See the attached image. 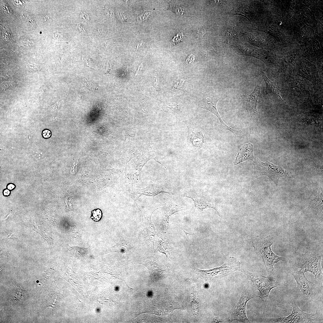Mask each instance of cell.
I'll list each match as a JSON object with an SVG mask.
<instances>
[{
  "label": "cell",
  "instance_id": "13",
  "mask_svg": "<svg viewBox=\"0 0 323 323\" xmlns=\"http://www.w3.org/2000/svg\"><path fill=\"white\" fill-rule=\"evenodd\" d=\"M171 190L168 186L163 184H153L147 187L145 189L136 190L130 193L131 197L135 201L142 194L148 196H155L161 193L170 194Z\"/></svg>",
  "mask_w": 323,
  "mask_h": 323
},
{
  "label": "cell",
  "instance_id": "10",
  "mask_svg": "<svg viewBox=\"0 0 323 323\" xmlns=\"http://www.w3.org/2000/svg\"><path fill=\"white\" fill-rule=\"evenodd\" d=\"M260 83L255 87L254 91L248 95H243V102L247 111L249 122L250 135L254 128L258 118L257 106L261 98L260 93Z\"/></svg>",
  "mask_w": 323,
  "mask_h": 323
},
{
  "label": "cell",
  "instance_id": "8",
  "mask_svg": "<svg viewBox=\"0 0 323 323\" xmlns=\"http://www.w3.org/2000/svg\"><path fill=\"white\" fill-rule=\"evenodd\" d=\"M240 263L236 258L230 257L222 266L212 269L202 270L196 269L197 273L204 280L210 281L215 275L227 276L236 271H241Z\"/></svg>",
  "mask_w": 323,
  "mask_h": 323
},
{
  "label": "cell",
  "instance_id": "28",
  "mask_svg": "<svg viewBox=\"0 0 323 323\" xmlns=\"http://www.w3.org/2000/svg\"><path fill=\"white\" fill-rule=\"evenodd\" d=\"M184 80H181L180 81H179L174 86V88L175 89H178L179 87H181L183 83L184 82Z\"/></svg>",
  "mask_w": 323,
  "mask_h": 323
},
{
  "label": "cell",
  "instance_id": "27",
  "mask_svg": "<svg viewBox=\"0 0 323 323\" xmlns=\"http://www.w3.org/2000/svg\"><path fill=\"white\" fill-rule=\"evenodd\" d=\"M42 20L44 21V22H46L50 20L51 17L49 15H43L42 16Z\"/></svg>",
  "mask_w": 323,
  "mask_h": 323
},
{
  "label": "cell",
  "instance_id": "6",
  "mask_svg": "<svg viewBox=\"0 0 323 323\" xmlns=\"http://www.w3.org/2000/svg\"><path fill=\"white\" fill-rule=\"evenodd\" d=\"M248 282L247 286L242 291L238 302L230 310V316L231 321L235 320L240 323H250L246 316V305L249 300L254 298L258 297Z\"/></svg>",
  "mask_w": 323,
  "mask_h": 323
},
{
  "label": "cell",
  "instance_id": "26",
  "mask_svg": "<svg viewBox=\"0 0 323 323\" xmlns=\"http://www.w3.org/2000/svg\"><path fill=\"white\" fill-rule=\"evenodd\" d=\"M29 66L30 68H32L34 69L36 71H37L40 70V66L38 64H34L33 65H29Z\"/></svg>",
  "mask_w": 323,
  "mask_h": 323
},
{
  "label": "cell",
  "instance_id": "31",
  "mask_svg": "<svg viewBox=\"0 0 323 323\" xmlns=\"http://www.w3.org/2000/svg\"><path fill=\"white\" fill-rule=\"evenodd\" d=\"M14 188V186L12 184H10L7 186L9 190H12Z\"/></svg>",
  "mask_w": 323,
  "mask_h": 323
},
{
  "label": "cell",
  "instance_id": "35",
  "mask_svg": "<svg viewBox=\"0 0 323 323\" xmlns=\"http://www.w3.org/2000/svg\"><path fill=\"white\" fill-rule=\"evenodd\" d=\"M127 67L124 70V73L123 74V75H124L125 76L126 75V73H127Z\"/></svg>",
  "mask_w": 323,
  "mask_h": 323
},
{
  "label": "cell",
  "instance_id": "2",
  "mask_svg": "<svg viewBox=\"0 0 323 323\" xmlns=\"http://www.w3.org/2000/svg\"><path fill=\"white\" fill-rule=\"evenodd\" d=\"M273 237L270 235L266 237L258 235L252 241V246L257 255L262 259L269 276L272 275L274 265L285 259L276 255L272 250L271 247L273 243Z\"/></svg>",
  "mask_w": 323,
  "mask_h": 323
},
{
  "label": "cell",
  "instance_id": "36",
  "mask_svg": "<svg viewBox=\"0 0 323 323\" xmlns=\"http://www.w3.org/2000/svg\"><path fill=\"white\" fill-rule=\"evenodd\" d=\"M183 231H184V232H185V234H186V236H187V238H188V240H189V239L188 238V237L187 236V234H190V235H193V234H189V233H188V232H186V231H184V230H183Z\"/></svg>",
  "mask_w": 323,
  "mask_h": 323
},
{
  "label": "cell",
  "instance_id": "3",
  "mask_svg": "<svg viewBox=\"0 0 323 323\" xmlns=\"http://www.w3.org/2000/svg\"><path fill=\"white\" fill-rule=\"evenodd\" d=\"M241 272L246 275L253 289L259 291L258 297L261 300L264 311L270 292L272 289L280 285L279 282L272 275L264 276L242 269Z\"/></svg>",
  "mask_w": 323,
  "mask_h": 323
},
{
  "label": "cell",
  "instance_id": "22",
  "mask_svg": "<svg viewBox=\"0 0 323 323\" xmlns=\"http://www.w3.org/2000/svg\"><path fill=\"white\" fill-rule=\"evenodd\" d=\"M195 59V57L193 54H191L189 55L186 59L185 62V66H187L188 65L193 63Z\"/></svg>",
  "mask_w": 323,
  "mask_h": 323
},
{
  "label": "cell",
  "instance_id": "5",
  "mask_svg": "<svg viewBox=\"0 0 323 323\" xmlns=\"http://www.w3.org/2000/svg\"><path fill=\"white\" fill-rule=\"evenodd\" d=\"M322 253L311 249L306 250L304 253L298 258V268L304 273L309 272L313 274L316 280H319L323 275L321 266Z\"/></svg>",
  "mask_w": 323,
  "mask_h": 323
},
{
  "label": "cell",
  "instance_id": "25",
  "mask_svg": "<svg viewBox=\"0 0 323 323\" xmlns=\"http://www.w3.org/2000/svg\"><path fill=\"white\" fill-rule=\"evenodd\" d=\"M33 44L32 41L28 40L27 41H22L21 43V45L24 46H29Z\"/></svg>",
  "mask_w": 323,
  "mask_h": 323
},
{
  "label": "cell",
  "instance_id": "12",
  "mask_svg": "<svg viewBox=\"0 0 323 323\" xmlns=\"http://www.w3.org/2000/svg\"><path fill=\"white\" fill-rule=\"evenodd\" d=\"M164 214L159 225L161 233H166L168 229L170 220L174 214L180 211L185 210L187 208L178 205L173 202L171 196H170L165 201L163 207Z\"/></svg>",
  "mask_w": 323,
  "mask_h": 323
},
{
  "label": "cell",
  "instance_id": "33",
  "mask_svg": "<svg viewBox=\"0 0 323 323\" xmlns=\"http://www.w3.org/2000/svg\"><path fill=\"white\" fill-rule=\"evenodd\" d=\"M55 35L54 36V38H61V37H62V35L60 34H55Z\"/></svg>",
  "mask_w": 323,
  "mask_h": 323
},
{
  "label": "cell",
  "instance_id": "32",
  "mask_svg": "<svg viewBox=\"0 0 323 323\" xmlns=\"http://www.w3.org/2000/svg\"><path fill=\"white\" fill-rule=\"evenodd\" d=\"M10 193V192L8 190H5L4 191V194L5 196H7Z\"/></svg>",
  "mask_w": 323,
  "mask_h": 323
},
{
  "label": "cell",
  "instance_id": "20",
  "mask_svg": "<svg viewBox=\"0 0 323 323\" xmlns=\"http://www.w3.org/2000/svg\"><path fill=\"white\" fill-rule=\"evenodd\" d=\"M150 11H144L141 14L138 15L137 19L141 22H143L150 15Z\"/></svg>",
  "mask_w": 323,
  "mask_h": 323
},
{
  "label": "cell",
  "instance_id": "30",
  "mask_svg": "<svg viewBox=\"0 0 323 323\" xmlns=\"http://www.w3.org/2000/svg\"><path fill=\"white\" fill-rule=\"evenodd\" d=\"M142 67H143V65H142V64H141V65L139 66L138 70L136 71L135 75V76H136V75L137 74H139V73L140 72L141 70V69H142Z\"/></svg>",
  "mask_w": 323,
  "mask_h": 323
},
{
  "label": "cell",
  "instance_id": "29",
  "mask_svg": "<svg viewBox=\"0 0 323 323\" xmlns=\"http://www.w3.org/2000/svg\"><path fill=\"white\" fill-rule=\"evenodd\" d=\"M81 17L83 19L85 20L86 21H88L89 19V15L86 13H82Z\"/></svg>",
  "mask_w": 323,
  "mask_h": 323
},
{
  "label": "cell",
  "instance_id": "16",
  "mask_svg": "<svg viewBox=\"0 0 323 323\" xmlns=\"http://www.w3.org/2000/svg\"><path fill=\"white\" fill-rule=\"evenodd\" d=\"M189 195H186V196L193 199L194 201L196 206L202 211L204 209L211 208L215 209L218 213L219 216L221 217L217 210L215 206L209 200L205 198L202 195L199 194V192L191 191Z\"/></svg>",
  "mask_w": 323,
  "mask_h": 323
},
{
  "label": "cell",
  "instance_id": "4",
  "mask_svg": "<svg viewBox=\"0 0 323 323\" xmlns=\"http://www.w3.org/2000/svg\"><path fill=\"white\" fill-rule=\"evenodd\" d=\"M254 177L262 175H266L277 185L281 177L291 178L292 175L290 172L279 165H275L266 161L264 162L258 158H255L253 161Z\"/></svg>",
  "mask_w": 323,
  "mask_h": 323
},
{
  "label": "cell",
  "instance_id": "34",
  "mask_svg": "<svg viewBox=\"0 0 323 323\" xmlns=\"http://www.w3.org/2000/svg\"><path fill=\"white\" fill-rule=\"evenodd\" d=\"M155 79V83H156V85L157 86L158 84V76H157V77H156Z\"/></svg>",
  "mask_w": 323,
  "mask_h": 323
},
{
  "label": "cell",
  "instance_id": "1",
  "mask_svg": "<svg viewBox=\"0 0 323 323\" xmlns=\"http://www.w3.org/2000/svg\"><path fill=\"white\" fill-rule=\"evenodd\" d=\"M162 204L156 202L141 210L142 220L139 229V236L143 246L150 252L155 251L154 243L157 232L152 221V214L156 210L161 208Z\"/></svg>",
  "mask_w": 323,
  "mask_h": 323
},
{
  "label": "cell",
  "instance_id": "18",
  "mask_svg": "<svg viewBox=\"0 0 323 323\" xmlns=\"http://www.w3.org/2000/svg\"><path fill=\"white\" fill-rule=\"evenodd\" d=\"M260 71L266 84V88L265 89L266 95H269L272 98L284 101L280 95L281 90L277 88L275 83L271 81L267 77L263 71Z\"/></svg>",
  "mask_w": 323,
  "mask_h": 323
},
{
  "label": "cell",
  "instance_id": "21",
  "mask_svg": "<svg viewBox=\"0 0 323 323\" xmlns=\"http://www.w3.org/2000/svg\"><path fill=\"white\" fill-rule=\"evenodd\" d=\"M184 38V35L183 33L182 32H179L176 35V36L174 37L172 40V42L175 45L178 42Z\"/></svg>",
  "mask_w": 323,
  "mask_h": 323
},
{
  "label": "cell",
  "instance_id": "24",
  "mask_svg": "<svg viewBox=\"0 0 323 323\" xmlns=\"http://www.w3.org/2000/svg\"><path fill=\"white\" fill-rule=\"evenodd\" d=\"M34 155L36 157H37V158L40 159L42 157V152L40 151V150L36 149L34 150L33 151Z\"/></svg>",
  "mask_w": 323,
  "mask_h": 323
},
{
  "label": "cell",
  "instance_id": "14",
  "mask_svg": "<svg viewBox=\"0 0 323 323\" xmlns=\"http://www.w3.org/2000/svg\"><path fill=\"white\" fill-rule=\"evenodd\" d=\"M297 284V288L301 293L306 296H309L311 294L313 283L308 280L306 277L304 273L299 271L292 273Z\"/></svg>",
  "mask_w": 323,
  "mask_h": 323
},
{
  "label": "cell",
  "instance_id": "9",
  "mask_svg": "<svg viewBox=\"0 0 323 323\" xmlns=\"http://www.w3.org/2000/svg\"><path fill=\"white\" fill-rule=\"evenodd\" d=\"M292 307L291 313L286 317L277 318H267L264 319V322L274 323H297L314 322L315 315L306 313L301 310L294 301L291 302Z\"/></svg>",
  "mask_w": 323,
  "mask_h": 323
},
{
  "label": "cell",
  "instance_id": "19",
  "mask_svg": "<svg viewBox=\"0 0 323 323\" xmlns=\"http://www.w3.org/2000/svg\"><path fill=\"white\" fill-rule=\"evenodd\" d=\"M102 216V213L101 210L97 208L92 211L91 218L95 221H98L100 220Z\"/></svg>",
  "mask_w": 323,
  "mask_h": 323
},
{
  "label": "cell",
  "instance_id": "23",
  "mask_svg": "<svg viewBox=\"0 0 323 323\" xmlns=\"http://www.w3.org/2000/svg\"><path fill=\"white\" fill-rule=\"evenodd\" d=\"M51 133L50 130L48 129H45L42 132V135L44 138H50L51 135Z\"/></svg>",
  "mask_w": 323,
  "mask_h": 323
},
{
  "label": "cell",
  "instance_id": "7",
  "mask_svg": "<svg viewBox=\"0 0 323 323\" xmlns=\"http://www.w3.org/2000/svg\"><path fill=\"white\" fill-rule=\"evenodd\" d=\"M221 99V96L215 92H211L203 95L200 98L198 107L210 111L215 115L219 120L221 128L231 132L237 137H241L242 131L234 129L226 125L222 120L217 109V104Z\"/></svg>",
  "mask_w": 323,
  "mask_h": 323
},
{
  "label": "cell",
  "instance_id": "11",
  "mask_svg": "<svg viewBox=\"0 0 323 323\" xmlns=\"http://www.w3.org/2000/svg\"><path fill=\"white\" fill-rule=\"evenodd\" d=\"M141 246H143L142 242L139 237L129 238L124 236L120 238L116 244L106 249L104 253L119 252L123 254L132 253L138 249Z\"/></svg>",
  "mask_w": 323,
  "mask_h": 323
},
{
  "label": "cell",
  "instance_id": "15",
  "mask_svg": "<svg viewBox=\"0 0 323 323\" xmlns=\"http://www.w3.org/2000/svg\"><path fill=\"white\" fill-rule=\"evenodd\" d=\"M255 159L253 154V145L251 143H249L240 147L234 164V165H237L247 160L254 161Z\"/></svg>",
  "mask_w": 323,
  "mask_h": 323
},
{
  "label": "cell",
  "instance_id": "17",
  "mask_svg": "<svg viewBox=\"0 0 323 323\" xmlns=\"http://www.w3.org/2000/svg\"><path fill=\"white\" fill-rule=\"evenodd\" d=\"M155 240L157 243V247L155 249V251H158L166 255L167 261L170 258L171 250L167 237L161 233H157Z\"/></svg>",
  "mask_w": 323,
  "mask_h": 323
}]
</instances>
